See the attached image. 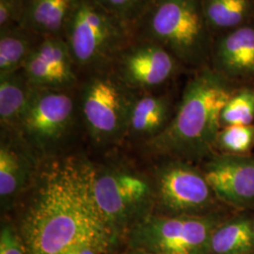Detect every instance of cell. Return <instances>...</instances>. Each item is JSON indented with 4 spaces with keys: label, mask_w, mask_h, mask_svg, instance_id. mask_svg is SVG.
I'll use <instances>...</instances> for the list:
<instances>
[{
    "label": "cell",
    "mask_w": 254,
    "mask_h": 254,
    "mask_svg": "<svg viewBox=\"0 0 254 254\" xmlns=\"http://www.w3.org/2000/svg\"><path fill=\"white\" fill-rule=\"evenodd\" d=\"M210 66L236 85L254 83V22L214 37Z\"/></svg>",
    "instance_id": "13"
},
{
    "label": "cell",
    "mask_w": 254,
    "mask_h": 254,
    "mask_svg": "<svg viewBox=\"0 0 254 254\" xmlns=\"http://www.w3.org/2000/svg\"><path fill=\"white\" fill-rule=\"evenodd\" d=\"M254 252V221L246 217L224 220L211 237L210 254H247Z\"/></svg>",
    "instance_id": "20"
},
{
    "label": "cell",
    "mask_w": 254,
    "mask_h": 254,
    "mask_svg": "<svg viewBox=\"0 0 254 254\" xmlns=\"http://www.w3.org/2000/svg\"><path fill=\"white\" fill-rule=\"evenodd\" d=\"M173 116V102L168 94L137 92L130 110L127 134L149 141L168 127Z\"/></svg>",
    "instance_id": "15"
},
{
    "label": "cell",
    "mask_w": 254,
    "mask_h": 254,
    "mask_svg": "<svg viewBox=\"0 0 254 254\" xmlns=\"http://www.w3.org/2000/svg\"></svg>",
    "instance_id": "28"
},
{
    "label": "cell",
    "mask_w": 254,
    "mask_h": 254,
    "mask_svg": "<svg viewBox=\"0 0 254 254\" xmlns=\"http://www.w3.org/2000/svg\"><path fill=\"white\" fill-rule=\"evenodd\" d=\"M193 72L170 124L148 141L154 152L191 163L215 154L221 111L238 86L210 65Z\"/></svg>",
    "instance_id": "2"
},
{
    "label": "cell",
    "mask_w": 254,
    "mask_h": 254,
    "mask_svg": "<svg viewBox=\"0 0 254 254\" xmlns=\"http://www.w3.org/2000/svg\"><path fill=\"white\" fill-rule=\"evenodd\" d=\"M71 91L33 88L17 132L31 150L48 153L67 134L74 118Z\"/></svg>",
    "instance_id": "9"
},
{
    "label": "cell",
    "mask_w": 254,
    "mask_h": 254,
    "mask_svg": "<svg viewBox=\"0 0 254 254\" xmlns=\"http://www.w3.org/2000/svg\"><path fill=\"white\" fill-rule=\"evenodd\" d=\"M64 39L77 70L90 73L112 65L134 32L94 0H75Z\"/></svg>",
    "instance_id": "4"
},
{
    "label": "cell",
    "mask_w": 254,
    "mask_h": 254,
    "mask_svg": "<svg viewBox=\"0 0 254 254\" xmlns=\"http://www.w3.org/2000/svg\"><path fill=\"white\" fill-rule=\"evenodd\" d=\"M99 249L90 245L77 246L64 254H102Z\"/></svg>",
    "instance_id": "26"
},
{
    "label": "cell",
    "mask_w": 254,
    "mask_h": 254,
    "mask_svg": "<svg viewBox=\"0 0 254 254\" xmlns=\"http://www.w3.org/2000/svg\"><path fill=\"white\" fill-rule=\"evenodd\" d=\"M112 67L127 87L136 92L157 89L187 69L162 46L135 38L120 52Z\"/></svg>",
    "instance_id": "10"
},
{
    "label": "cell",
    "mask_w": 254,
    "mask_h": 254,
    "mask_svg": "<svg viewBox=\"0 0 254 254\" xmlns=\"http://www.w3.org/2000/svg\"><path fill=\"white\" fill-rule=\"evenodd\" d=\"M21 71L37 89L71 91L78 83V70L64 37H45Z\"/></svg>",
    "instance_id": "12"
},
{
    "label": "cell",
    "mask_w": 254,
    "mask_h": 254,
    "mask_svg": "<svg viewBox=\"0 0 254 254\" xmlns=\"http://www.w3.org/2000/svg\"><path fill=\"white\" fill-rule=\"evenodd\" d=\"M217 211L201 216L150 214L128 233V243L147 254H210L214 231L224 220Z\"/></svg>",
    "instance_id": "5"
},
{
    "label": "cell",
    "mask_w": 254,
    "mask_h": 254,
    "mask_svg": "<svg viewBox=\"0 0 254 254\" xmlns=\"http://www.w3.org/2000/svg\"><path fill=\"white\" fill-rule=\"evenodd\" d=\"M213 37L254 22V0H202Z\"/></svg>",
    "instance_id": "19"
},
{
    "label": "cell",
    "mask_w": 254,
    "mask_h": 254,
    "mask_svg": "<svg viewBox=\"0 0 254 254\" xmlns=\"http://www.w3.org/2000/svg\"><path fill=\"white\" fill-rule=\"evenodd\" d=\"M220 202L236 209L254 204V155L213 154L201 170Z\"/></svg>",
    "instance_id": "11"
},
{
    "label": "cell",
    "mask_w": 254,
    "mask_h": 254,
    "mask_svg": "<svg viewBox=\"0 0 254 254\" xmlns=\"http://www.w3.org/2000/svg\"><path fill=\"white\" fill-rule=\"evenodd\" d=\"M217 148L223 154H250L254 148V124L222 127L217 139Z\"/></svg>",
    "instance_id": "22"
},
{
    "label": "cell",
    "mask_w": 254,
    "mask_h": 254,
    "mask_svg": "<svg viewBox=\"0 0 254 254\" xmlns=\"http://www.w3.org/2000/svg\"></svg>",
    "instance_id": "29"
},
{
    "label": "cell",
    "mask_w": 254,
    "mask_h": 254,
    "mask_svg": "<svg viewBox=\"0 0 254 254\" xmlns=\"http://www.w3.org/2000/svg\"><path fill=\"white\" fill-rule=\"evenodd\" d=\"M136 93L120 78L112 65L89 73L81 89L80 109L94 141L109 143L127 134Z\"/></svg>",
    "instance_id": "6"
},
{
    "label": "cell",
    "mask_w": 254,
    "mask_h": 254,
    "mask_svg": "<svg viewBox=\"0 0 254 254\" xmlns=\"http://www.w3.org/2000/svg\"><path fill=\"white\" fill-rule=\"evenodd\" d=\"M144 254V253H141V252H136V251H134V253H131V254Z\"/></svg>",
    "instance_id": "27"
},
{
    "label": "cell",
    "mask_w": 254,
    "mask_h": 254,
    "mask_svg": "<svg viewBox=\"0 0 254 254\" xmlns=\"http://www.w3.org/2000/svg\"><path fill=\"white\" fill-rule=\"evenodd\" d=\"M154 204L165 216H201L217 212L219 200L200 169L174 159L162 165L154 184Z\"/></svg>",
    "instance_id": "8"
},
{
    "label": "cell",
    "mask_w": 254,
    "mask_h": 254,
    "mask_svg": "<svg viewBox=\"0 0 254 254\" xmlns=\"http://www.w3.org/2000/svg\"><path fill=\"white\" fill-rule=\"evenodd\" d=\"M0 254H27L21 237L9 224H5L1 229Z\"/></svg>",
    "instance_id": "25"
},
{
    "label": "cell",
    "mask_w": 254,
    "mask_h": 254,
    "mask_svg": "<svg viewBox=\"0 0 254 254\" xmlns=\"http://www.w3.org/2000/svg\"><path fill=\"white\" fill-rule=\"evenodd\" d=\"M254 123V83L238 85L220 114L221 127Z\"/></svg>",
    "instance_id": "21"
},
{
    "label": "cell",
    "mask_w": 254,
    "mask_h": 254,
    "mask_svg": "<svg viewBox=\"0 0 254 254\" xmlns=\"http://www.w3.org/2000/svg\"><path fill=\"white\" fill-rule=\"evenodd\" d=\"M122 23L134 28L154 0H94Z\"/></svg>",
    "instance_id": "23"
},
{
    "label": "cell",
    "mask_w": 254,
    "mask_h": 254,
    "mask_svg": "<svg viewBox=\"0 0 254 254\" xmlns=\"http://www.w3.org/2000/svg\"><path fill=\"white\" fill-rule=\"evenodd\" d=\"M75 0H26L20 25L44 37H64Z\"/></svg>",
    "instance_id": "16"
},
{
    "label": "cell",
    "mask_w": 254,
    "mask_h": 254,
    "mask_svg": "<svg viewBox=\"0 0 254 254\" xmlns=\"http://www.w3.org/2000/svg\"><path fill=\"white\" fill-rule=\"evenodd\" d=\"M44 38L20 24L0 29V74L21 71Z\"/></svg>",
    "instance_id": "18"
},
{
    "label": "cell",
    "mask_w": 254,
    "mask_h": 254,
    "mask_svg": "<svg viewBox=\"0 0 254 254\" xmlns=\"http://www.w3.org/2000/svg\"><path fill=\"white\" fill-rule=\"evenodd\" d=\"M25 5L26 0H0V29L20 24Z\"/></svg>",
    "instance_id": "24"
},
{
    "label": "cell",
    "mask_w": 254,
    "mask_h": 254,
    "mask_svg": "<svg viewBox=\"0 0 254 254\" xmlns=\"http://www.w3.org/2000/svg\"><path fill=\"white\" fill-rule=\"evenodd\" d=\"M94 194L116 237L152 214L154 205V185L143 175L124 167H95Z\"/></svg>",
    "instance_id": "7"
},
{
    "label": "cell",
    "mask_w": 254,
    "mask_h": 254,
    "mask_svg": "<svg viewBox=\"0 0 254 254\" xmlns=\"http://www.w3.org/2000/svg\"><path fill=\"white\" fill-rule=\"evenodd\" d=\"M95 167L78 156L56 158L35 173L20 237L27 254H64L77 246L104 254L116 242L94 194Z\"/></svg>",
    "instance_id": "1"
},
{
    "label": "cell",
    "mask_w": 254,
    "mask_h": 254,
    "mask_svg": "<svg viewBox=\"0 0 254 254\" xmlns=\"http://www.w3.org/2000/svg\"><path fill=\"white\" fill-rule=\"evenodd\" d=\"M33 87L22 71L0 74V122L2 128L16 130L27 112Z\"/></svg>",
    "instance_id": "17"
},
{
    "label": "cell",
    "mask_w": 254,
    "mask_h": 254,
    "mask_svg": "<svg viewBox=\"0 0 254 254\" xmlns=\"http://www.w3.org/2000/svg\"><path fill=\"white\" fill-rule=\"evenodd\" d=\"M134 38L162 46L192 71L210 65L214 37L202 0H154L134 28Z\"/></svg>",
    "instance_id": "3"
},
{
    "label": "cell",
    "mask_w": 254,
    "mask_h": 254,
    "mask_svg": "<svg viewBox=\"0 0 254 254\" xmlns=\"http://www.w3.org/2000/svg\"><path fill=\"white\" fill-rule=\"evenodd\" d=\"M34 162L27 151L11 140H1L0 200L2 209H9L35 176Z\"/></svg>",
    "instance_id": "14"
}]
</instances>
